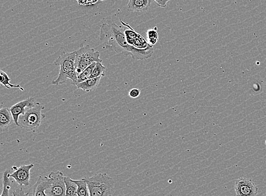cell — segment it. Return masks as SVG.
Wrapping results in <instances>:
<instances>
[{"instance_id": "obj_12", "label": "cell", "mask_w": 266, "mask_h": 196, "mask_svg": "<svg viewBox=\"0 0 266 196\" xmlns=\"http://www.w3.org/2000/svg\"><path fill=\"white\" fill-rule=\"evenodd\" d=\"M49 182V177L39 176L32 188V196H48L46 190Z\"/></svg>"}, {"instance_id": "obj_4", "label": "cell", "mask_w": 266, "mask_h": 196, "mask_svg": "<svg viewBox=\"0 0 266 196\" xmlns=\"http://www.w3.org/2000/svg\"><path fill=\"white\" fill-rule=\"evenodd\" d=\"M44 107L36 102L34 106L28 107L24 114L18 119V127L28 131L35 132L41 124L46 115L42 112Z\"/></svg>"}, {"instance_id": "obj_13", "label": "cell", "mask_w": 266, "mask_h": 196, "mask_svg": "<svg viewBox=\"0 0 266 196\" xmlns=\"http://www.w3.org/2000/svg\"><path fill=\"white\" fill-rule=\"evenodd\" d=\"M150 5L151 0H129L128 9L131 12H144Z\"/></svg>"}, {"instance_id": "obj_27", "label": "cell", "mask_w": 266, "mask_h": 196, "mask_svg": "<svg viewBox=\"0 0 266 196\" xmlns=\"http://www.w3.org/2000/svg\"></svg>"}, {"instance_id": "obj_23", "label": "cell", "mask_w": 266, "mask_h": 196, "mask_svg": "<svg viewBox=\"0 0 266 196\" xmlns=\"http://www.w3.org/2000/svg\"><path fill=\"white\" fill-rule=\"evenodd\" d=\"M13 196H30L29 194L25 193L24 191L22 188H17L13 192Z\"/></svg>"}, {"instance_id": "obj_10", "label": "cell", "mask_w": 266, "mask_h": 196, "mask_svg": "<svg viewBox=\"0 0 266 196\" xmlns=\"http://www.w3.org/2000/svg\"><path fill=\"white\" fill-rule=\"evenodd\" d=\"M35 103L34 98L31 97L18 102L10 107V110L12 114L14 123L17 126H18V119L21 114H24L28 107L34 106Z\"/></svg>"}, {"instance_id": "obj_24", "label": "cell", "mask_w": 266, "mask_h": 196, "mask_svg": "<svg viewBox=\"0 0 266 196\" xmlns=\"http://www.w3.org/2000/svg\"><path fill=\"white\" fill-rule=\"evenodd\" d=\"M79 5H89L97 3L94 0H76Z\"/></svg>"}, {"instance_id": "obj_17", "label": "cell", "mask_w": 266, "mask_h": 196, "mask_svg": "<svg viewBox=\"0 0 266 196\" xmlns=\"http://www.w3.org/2000/svg\"><path fill=\"white\" fill-rule=\"evenodd\" d=\"M0 73H1V80H0V83H1L2 86L8 88V89L11 88H17L22 91H25L24 88L22 87L20 84H11V79L5 72L2 71L1 70Z\"/></svg>"}, {"instance_id": "obj_8", "label": "cell", "mask_w": 266, "mask_h": 196, "mask_svg": "<svg viewBox=\"0 0 266 196\" xmlns=\"http://www.w3.org/2000/svg\"><path fill=\"white\" fill-rule=\"evenodd\" d=\"M235 190L237 196H256L258 188L252 180L240 177L236 180Z\"/></svg>"}, {"instance_id": "obj_19", "label": "cell", "mask_w": 266, "mask_h": 196, "mask_svg": "<svg viewBox=\"0 0 266 196\" xmlns=\"http://www.w3.org/2000/svg\"><path fill=\"white\" fill-rule=\"evenodd\" d=\"M95 65L96 62H94V63L88 66L87 68L83 70V72H81L80 74L78 77H77V83L75 84V86L77 84L84 82V81L88 80L91 78L92 72H93Z\"/></svg>"}, {"instance_id": "obj_16", "label": "cell", "mask_w": 266, "mask_h": 196, "mask_svg": "<svg viewBox=\"0 0 266 196\" xmlns=\"http://www.w3.org/2000/svg\"><path fill=\"white\" fill-rule=\"evenodd\" d=\"M11 173L8 170H5L2 176V192L1 196H10L9 191L11 189Z\"/></svg>"}, {"instance_id": "obj_2", "label": "cell", "mask_w": 266, "mask_h": 196, "mask_svg": "<svg viewBox=\"0 0 266 196\" xmlns=\"http://www.w3.org/2000/svg\"><path fill=\"white\" fill-rule=\"evenodd\" d=\"M76 51L72 53H62L54 61V64L60 66V73L57 79L52 81L54 85H60L66 83L68 80L71 81V84L77 83V75L75 68Z\"/></svg>"}, {"instance_id": "obj_25", "label": "cell", "mask_w": 266, "mask_h": 196, "mask_svg": "<svg viewBox=\"0 0 266 196\" xmlns=\"http://www.w3.org/2000/svg\"><path fill=\"white\" fill-rule=\"evenodd\" d=\"M156 4L161 7H166L167 6V3L171 0H154Z\"/></svg>"}, {"instance_id": "obj_21", "label": "cell", "mask_w": 266, "mask_h": 196, "mask_svg": "<svg viewBox=\"0 0 266 196\" xmlns=\"http://www.w3.org/2000/svg\"><path fill=\"white\" fill-rule=\"evenodd\" d=\"M106 76V68L102 62H96V65L92 72L91 77L97 78Z\"/></svg>"}, {"instance_id": "obj_11", "label": "cell", "mask_w": 266, "mask_h": 196, "mask_svg": "<svg viewBox=\"0 0 266 196\" xmlns=\"http://www.w3.org/2000/svg\"><path fill=\"white\" fill-rule=\"evenodd\" d=\"M14 120L9 109L3 107L0 110V131L1 133L8 131Z\"/></svg>"}, {"instance_id": "obj_1", "label": "cell", "mask_w": 266, "mask_h": 196, "mask_svg": "<svg viewBox=\"0 0 266 196\" xmlns=\"http://www.w3.org/2000/svg\"><path fill=\"white\" fill-rule=\"evenodd\" d=\"M99 38L106 49L116 54L131 56L135 60H146L153 54V47L140 50L129 44L124 33V28L112 21L103 22L100 27Z\"/></svg>"}, {"instance_id": "obj_15", "label": "cell", "mask_w": 266, "mask_h": 196, "mask_svg": "<svg viewBox=\"0 0 266 196\" xmlns=\"http://www.w3.org/2000/svg\"><path fill=\"white\" fill-rule=\"evenodd\" d=\"M73 181L77 186V196H90L88 185L84 179Z\"/></svg>"}, {"instance_id": "obj_9", "label": "cell", "mask_w": 266, "mask_h": 196, "mask_svg": "<svg viewBox=\"0 0 266 196\" xmlns=\"http://www.w3.org/2000/svg\"><path fill=\"white\" fill-rule=\"evenodd\" d=\"M34 167V165L30 164L23 165L20 168L13 166L14 172L11 173L10 177L13 178L20 186L28 187L30 181V171Z\"/></svg>"}, {"instance_id": "obj_14", "label": "cell", "mask_w": 266, "mask_h": 196, "mask_svg": "<svg viewBox=\"0 0 266 196\" xmlns=\"http://www.w3.org/2000/svg\"><path fill=\"white\" fill-rule=\"evenodd\" d=\"M101 79V77H91L84 82L77 84L76 86L77 89H81L84 91L89 92L94 90L98 87Z\"/></svg>"}, {"instance_id": "obj_22", "label": "cell", "mask_w": 266, "mask_h": 196, "mask_svg": "<svg viewBox=\"0 0 266 196\" xmlns=\"http://www.w3.org/2000/svg\"><path fill=\"white\" fill-rule=\"evenodd\" d=\"M140 93H141V91L139 88H132L129 91L128 95L131 98H136L139 97Z\"/></svg>"}, {"instance_id": "obj_5", "label": "cell", "mask_w": 266, "mask_h": 196, "mask_svg": "<svg viewBox=\"0 0 266 196\" xmlns=\"http://www.w3.org/2000/svg\"><path fill=\"white\" fill-rule=\"evenodd\" d=\"M100 53L95 51L89 45L84 46L81 44L80 49L76 51L75 68L77 77L83 70L94 62H102Z\"/></svg>"}, {"instance_id": "obj_20", "label": "cell", "mask_w": 266, "mask_h": 196, "mask_svg": "<svg viewBox=\"0 0 266 196\" xmlns=\"http://www.w3.org/2000/svg\"><path fill=\"white\" fill-rule=\"evenodd\" d=\"M146 34L147 42H148L150 46H153L157 43L159 38L157 28L148 29L146 32Z\"/></svg>"}, {"instance_id": "obj_18", "label": "cell", "mask_w": 266, "mask_h": 196, "mask_svg": "<svg viewBox=\"0 0 266 196\" xmlns=\"http://www.w3.org/2000/svg\"><path fill=\"white\" fill-rule=\"evenodd\" d=\"M65 182L66 185L65 196H77V186L74 182L73 180L69 177H65Z\"/></svg>"}, {"instance_id": "obj_7", "label": "cell", "mask_w": 266, "mask_h": 196, "mask_svg": "<svg viewBox=\"0 0 266 196\" xmlns=\"http://www.w3.org/2000/svg\"><path fill=\"white\" fill-rule=\"evenodd\" d=\"M121 23L124 27L125 35L130 46L140 50H147L153 48L143 36L136 32L130 25L124 23L121 20Z\"/></svg>"}, {"instance_id": "obj_3", "label": "cell", "mask_w": 266, "mask_h": 196, "mask_svg": "<svg viewBox=\"0 0 266 196\" xmlns=\"http://www.w3.org/2000/svg\"><path fill=\"white\" fill-rule=\"evenodd\" d=\"M86 181L90 196H112L115 182L106 173H99L84 178Z\"/></svg>"}, {"instance_id": "obj_26", "label": "cell", "mask_w": 266, "mask_h": 196, "mask_svg": "<svg viewBox=\"0 0 266 196\" xmlns=\"http://www.w3.org/2000/svg\"><path fill=\"white\" fill-rule=\"evenodd\" d=\"M100 1H104V0H100Z\"/></svg>"}, {"instance_id": "obj_6", "label": "cell", "mask_w": 266, "mask_h": 196, "mask_svg": "<svg viewBox=\"0 0 266 196\" xmlns=\"http://www.w3.org/2000/svg\"><path fill=\"white\" fill-rule=\"evenodd\" d=\"M49 182L45 191L48 196H65V177L61 171L51 172Z\"/></svg>"}]
</instances>
